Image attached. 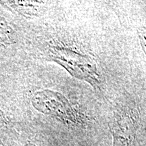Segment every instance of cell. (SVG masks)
<instances>
[{"label":"cell","mask_w":146,"mask_h":146,"mask_svg":"<svg viewBox=\"0 0 146 146\" xmlns=\"http://www.w3.org/2000/svg\"><path fill=\"white\" fill-rule=\"evenodd\" d=\"M32 104L39 112L54 116L72 135L85 137L90 136L94 130V124L90 118L72 106L64 95L57 91H37L33 96Z\"/></svg>","instance_id":"obj_1"},{"label":"cell","mask_w":146,"mask_h":146,"mask_svg":"<svg viewBox=\"0 0 146 146\" xmlns=\"http://www.w3.org/2000/svg\"><path fill=\"white\" fill-rule=\"evenodd\" d=\"M54 61L66 69L71 75L86 81L95 88H100L101 77L96 60L88 54L69 47H55Z\"/></svg>","instance_id":"obj_2"},{"label":"cell","mask_w":146,"mask_h":146,"mask_svg":"<svg viewBox=\"0 0 146 146\" xmlns=\"http://www.w3.org/2000/svg\"><path fill=\"white\" fill-rule=\"evenodd\" d=\"M138 37L139 39L142 50H143L144 54H145L146 56V31H139Z\"/></svg>","instance_id":"obj_3"}]
</instances>
